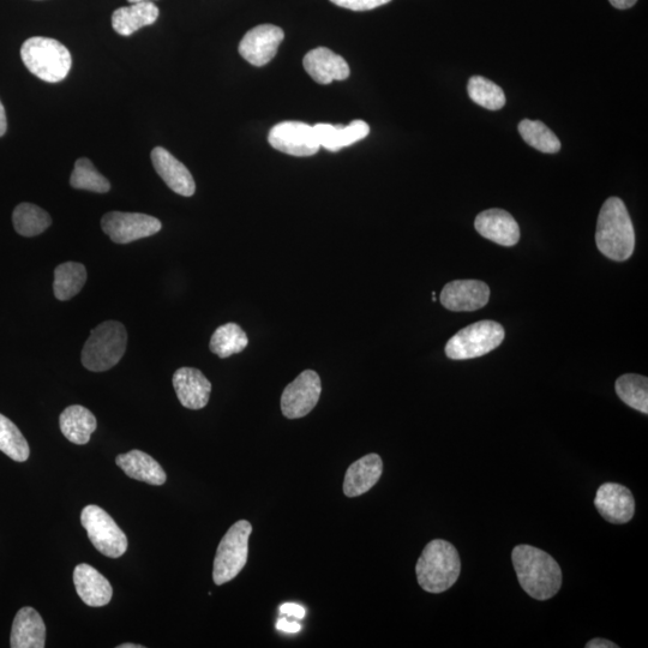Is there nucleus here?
<instances>
[{"label": "nucleus", "mask_w": 648, "mask_h": 648, "mask_svg": "<svg viewBox=\"0 0 648 648\" xmlns=\"http://www.w3.org/2000/svg\"><path fill=\"white\" fill-rule=\"evenodd\" d=\"M513 566L524 591L534 599L548 600L562 586V570L548 552L531 545H518L512 552Z\"/></svg>", "instance_id": "f257e3e1"}, {"label": "nucleus", "mask_w": 648, "mask_h": 648, "mask_svg": "<svg viewBox=\"0 0 648 648\" xmlns=\"http://www.w3.org/2000/svg\"><path fill=\"white\" fill-rule=\"evenodd\" d=\"M596 243L605 257L623 262L632 257L635 232L626 204L618 197H610L600 209Z\"/></svg>", "instance_id": "f03ea898"}, {"label": "nucleus", "mask_w": 648, "mask_h": 648, "mask_svg": "<svg viewBox=\"0 0 648 648\" xmlns=\"http://www.w3.org/2000/svg\"><path fill=\"white\" fill-rule=\"evenodd\" d=\"M461 561L458 550L447 540H432L420 555L416 573L418 584L429 593L449 590L459 579Z\"/></svg>", "instance_id": "7ed1b4c3"}, {"label": "nucleus", "mask_w": 648, "mask_h": 648, "mask_svg": "<svg viewBox=\"0 0 648 648\" xmlns=\"http://www.w3.org/2000/svg\"><path fill=\"white\" fill-rule=\"evenodd\" d=\"M128 346V332L122 323L106 321L92 330L84 344L81 360L93 372L107 371L123 358Z\"/></svg>", "instance_id": "20e7f679"}, {"label": "nucleus", "mask_w": 648, "mask_h": 648, "mask_svg": "<svg viewBox=\"0 0 648 648\" xmlns=\"http://www.w3.org/2000/svg\"><path fill=\"white\" fill-rule=\"evenodd\" d=\"M21 57L33 75L48 83L63 81L72 65L68 48L57 40L42 36H35L24 42Z\"/></svg>", "instance_id": "39448f33"}, {"label": "nucleus", "mask_w": 648, "mask_h": 648, "mask_svg": "<svg viewBox=\"0 0 648 648\" xmlns=\"http://www.w3.org/2000/svg\"><path fill=\"white\" fill-rule=\"evenodd\" d=\"M251 532L250 522L240 520L221 539L213 569V579L216 585H224L242 572L248 562Z\"/></svg>", "instance_id": "423d86ee"}, {"label": "nucleus", "mask_w": 648, "mask_h": 648, "mask_svg": "<svg viewBox=\"0 0 648 648\" xmlns=\"http://www.w3.org/2000/svg\"><path fill=\"white\" fill-rule=\"evenodd\" d=\"M504 336L506 333L500 323L480 321L470 324L447 342V357L466 360L485 356L502 344Z\"/></svg>", "instance_id": "0eeeda50"}, {"label": "nucleus", "mask_w": 648, "mask_h": 648, "mask_svg": "<svg viewBox=\"0 0 648 648\" xmlns=\"http://www.w3.org/2000/svg\"><path fill=\"white\" fill-rule=\"evenodd\" d=\"M81 522L90 542L102 555L118 558L128 550V538L104 509L90 504L82 510Z\"/></svg>", "instance_id": "6e6552de"}, {"label": "nucleus", "mask_w": 648, "mask_h": 648, "mask_svg": "<svg viewBox=\"0 0 648 648\" xmlns=\"http://www.w3.org/2000/svg\"><path fill=\"white\" fill-rule=\"evenodd\" d=\"M102 230L117 244H129L154 236L161 231V222L147 214L111 212L102 216Z\"/></svg>", "instance_id": "1a4fd4ad"}, {"label": "nucleus", "mask_w": 648, "mask_h": 648, "mask_svg": "<svg viewBox=\"0 0 648 648\" xmlns=\"http://www.w3.org/2000/svg\"><path fill=\"white\" fill-rule=\"evenodd\" d=\"M321 392L320 376L312 370L303 371L282 393V414L288 419L308 416L320 400Z\"/></svg>", "instance_id": "9d476101"}, {"label": "nucleus", "mask_w": 648, "mask_h": 648, "mask_svg": "<svg viewBox=\"0 0 648 648\" xmlns=\"http://www.w3.org/2000/svg\"><path fill=\"white\" fill-rule=\"evenodd\" d=\"M268 142L274 149L298 158L318 153V143L314 126L302 122H282L270 130Z\"/></svg>", "instance_id": "9b49d317"}, {"label": "nucleus", "mask_w": 648, "mask_h": 648, "mask_svg": "<svg viewBox=\"0 0 648 648\" xmlns=\"http://www.w3.org/2000/svg\"><path fill=\"white\" fill-rule=\"evenodd\" d=\"M285 38L284 30L273 24H261L249 30L239 44V53L246 62L255 66L267 65Z\"/></svg>", "instance_id": "f8f14e48"}, {"label": "nucleus", "mask_w": 648, "mask_h": 648, "mask_svg": "<svg viewBox=\"0 0 648 648\" xmlns=\"http://www.w3.org/2000/svg\"><path fill=\"white\" fill-rule=\"evenodd\" d=\"M594 506L600 515L611 524H627L635 514V501L632 492L626 486L616 483H605L597 491Z\"/></svg>", "instance_id": "ddd939ff"}, {"label": "nucleus", "mask_w": 648, "mask_h": 648, "mask_svg": "<svg viewBox=\"0 0 648 648\" xmlns=\"http://www.w3.org/2000/svg\"><path fill=\"white\" fill-rule=\"evenodd\" d=\"M490 299V287L479 280H455L444 286L440 300L450 311H476Z\"/></svg>", "instance_id": "4468645a"}, {"label": "nucleus", "mask_w": 648, "mask_h": 648, "mask_svg": "<svg viewBox=\"0 0 648 648\" xmlns=\"http://www.w3.org/2000/svg\"><path fill=\"white\" fill-rule=\"evenodd\" d=\"M474 227L480 236L498 245L514 246L520 240V227L512 215L503 209H488L480 213Z\"/></svg>", "instance_id": "2eb2a0df"}, {"label": "nucleus", "mask_w": 648, "mask_h": 648, "mask_svg": "<svg viewBox=\"0 0 648 648\" xmlns=\"http://www.w3.org/2000/svg\"><path fill=\"white\" fill-rule=\"evenodd\" d=\"M173 387L178 400L189 410H201L206 407L212 392V383L194 368H182L174 372Z\"/></svg>", "instance_id": "dca6fc26"}, {"label": "nucleus", "mask_w": 648, "mask_h": 648, "mask_svg": "<svg viewBox=\"0 0 648 648\" xmlns=\"http://www.w3.org/2000/svg\"><path fill=\"white\" fill-rule=\"evenodd\" d=\"M152 162L156 173L164 180L168 188L176 192V194L184 197L195 194L196 184L192 174L168 150L162 147L154 148Z\"/></svg>", "instance_id": "f3484780"}, {"label": "nucleus", "mask_w": 648, "mask_h": 648, "mask_svg": "<svg viewBox=\"0 0 648 648\" xmlns=\"http://www.w3.org/2000/svg\"><path fill=\"white\" fill-rule=\"evenodd\" d=\"M303 65L312 80L320 84L345 81L350 76L346 60L326 47L315 48L306 54Z\"/></svg>", "instance_id": "a211bd4d"}, {"label": "nucleus", "mask_w": 648, "mask_h": 648, "mask_svg": "<svg viewBox=\"0 0 648 648\" xmlns=\"http://www.w3.org/2000/svg\"><path fill=\"white\" fill-rule=\"evenodd\" d=\"M74 584L84 604L101 608L111 602L113 588L104 575L89 564L82 563L74 570Z\"/></svg>", "instance_id": "6ab92c4d"}, {"label": "nucleus", "mask_w": 648, "mask_h": 648, "mask_svg": "<svg viewBox=\"0 0 648 648\" xmlns=\"http://www.w3.org/2000/svg\"><path fill=\"white\" fill-rule=\"evenodd\" d=\"M383 472L380 455L369 454L348 467L344 480V492L347 497H358L365 494L377 484Z\"/></svg>", "instance_id": "aec40b11"}, {"label": "nucleus", "mask_w": 648, "mask_h": 648, "mask_svg": "<svg viewBox=\"0 0 648 648\" xmlns=\"http://www.w3.org/2000/svg\"><path fill=\"white\" fill-rule=\"evenodd\" d=\"M46 627L38 611L22 608L12 624L10 646L12 648H44Z\"/></svg>", "instance_id": "412c9836"}, {"label": "nucleus", "mask_w": 648, "mask_h": 648, "mask_svg": "<svg viewBox=\"0 0 648 648\" xmlns=\"http://www.w3.org/2000/svg\"><path fill=\"white\" fill-rule=\"evenodd\" d=\"M314 130L320 146L329 152H339L341 149L364 140L370 134V126L364 120H353L346 126L316 124Z\"/></svg>", "instance_id": "4be33fe9"}, {"label": "nucleus", "mask_w": 648, "mask_h": 648, "mask_svg": "<svg viewBox=\"0 0 648 648\" xmlns=\"http://www.w3.org/2000/svg\"><path fill=\"white\" fill-rule=\"evenodd\" d=\"M117 465L122 468L126 476L140 480L150 485L165 484L167 476L158 461L152 456L141 452V450H131L126 454H120L116 459Z\"/></svg>", "instance_id": "5701e85b"}, {"label": "nucleus", "mask_w": 648, "mask_h": 648, "mask_svg": "<svg viewBox=\"0 0 648 648\" xmlns=\"http://www.w3.org/2000/svg\"><path fill=\"white\" fill-rule=\"evenodd\" d=\"M159 8L152 2L132 3L113 12L112 27L123 36H130L143 27L152 26L159 18Z\"/></svg>", "instance_id": "b1692460"}, {"label": "nucleus", "mask_w": 648, "mask_h": 648, "mask_svg": "<svg viewBox=\"0 0 648 648\" xmlns=\"http://www.w3.org/2000/svg\"><path fill=\"white\" fill-rule=\"evenodd\" d=\"M60 430L68 440L75 444H87L98 426L96 418L88 408L72 405L60 414Z\"/></svg>", "instance_id": "393cba45"}, {"label": "nucleus", "mask_w": 648, "mask_h": 648, "mask_svg": "<svg viewBox=\"0 0 648 648\" xmlns=\"http://www.w3.org/2000/svg\"><path fill=\"white\" fill-rule=\"evenodd\" d=\"M87 281V269L81 263L66 262L54 270V296L58 300H69L82 291Z\"/></svg>", "instance_id": "a878e982"}, {"label": "nucleus", "mask_w": 648, "mask_h": 648, "mask_svg": "<svg viewBox=\"0 0 648 648\" xmlns=\"http://www.w3.org/2000/svg\"><path fill=\"white\" fill-rule=\"evenodd\" d=\"M15 230L23 237L39 236L52 225L50 214L32 203H21L12 214Z\"/></svg>", "instance_id": "bb28decb"}, {"label": "nucleus", "mask_w": 648, "mask_h": 648, "mask_svg": "<svg viewBox=\"0 0 648 648\" xmlns=\"http://www.w3.org/2000/svg\"><path fill=\"white\" fill-rule=\"evenodd\" d=\"M248 344V335L238 324L226 323L215 330L209 348L216 356L228 358L243 352Z\"/></svg>", "instance_id": "cd10ccee"}, {"label": "nucleus", "mask_w": 648, "mask_h": 648, "mask_svg": "<svg viewBox=\"0 0 648 648\" xmlns=\"http://www.w3.org/2000/svg\"><path fill=\"white\" fill-rule=\"evenodd\" d=\"M615 388L624 404L641 413H648L647 377L635 374L623 375L616 381Z\"/></svg>", "instance_id": "c85d7f7f"}, {"label": "nucleus", "mask_w": 648, "mask_h": 648, "mask_svg": "<svg viewBox=\"0 0 648 648\" xmlns=\"http://www.w3.org/2000/svg\"><path fill=\"white\" fill-rule=\"evenodd\" d=\"M519 134L524 141L539 152L555 154L560 152L561 142L548 126L539 120L524 119L519 124Z\"/></svg>", "instance_id": "c756f323"}, {"label": "nucleus", "mask_w": 648, "mask_h": 648, "mask_svg": "<svg viewBox=\"0 0 648 648\" xmlns=\"http://www.w3.org/2000/svg\"><path fill=\"white\" fill-rule=\"evenodd\" d=\"M468 95L486 110L497 111L506 105V95L500 86L482 76H474L468 82Z\"/></svg>", "instance_id": "7c9ffc66"}, {"label": "nucleus", "mask_w": 648, "mask_h": 648, "mask_svg": "<svg viewBox=\"0 0 648 648\" xmlns=\"http://www.w3.org/2000/svg\"><path fill=\"white\" fill-rule=\"evenodd\" d=\"M0 450L17 462L27 461L29 444L20 429L9 418L0 413Z\"/></svg>", "instance_id": "2f4dec72"}, {"label": "nucleus", "mask_w": 648, "mask_h": 648, "mask_svg": "<svg viewBox=\"0 0 648 648\" xmlns=\"http://www.w3.org/2000/svg\"><path fill=\"white\" fill-rule=\"evenodd\" d=\"M70 184L74 189L92 191L96 194H106L111 190L110 182L96 170L92 161L87 158L76 161Z\"/></svg>", "instance_id": "473e14b6"}, {"label": "nucleus", "mask_w": 648, "mask_h": 648, "mask_svg": "<svg viewBox=\"0 0 648 648\" xmlns=\"http://www.w3.org/2000/svg\"><path fill=\"white\" fill-rule=\"evenodd\" d=\"M334 5L353 11H369L386 5L392 0H330Z\"/></svg>", "instance_id": "72a5a7b5"}, {"label": "nucleus", "mask_w": 648, "mask_h": 648, "mask_svg": "<svg viewBox=\"0 0 648 648\" xmlns=\"http://www.w3.org/2000/svg\"><path fill=\"white\" fill-rule=\"evenodd\" d=\"M281 615L291 616L297 618V620H303L305 617L306 611L302 605L294 603H286L280 606Z\"/></svg>", "instance_id": "f704fd0d"}, {"label": "nucleus", "mask_w": 648, "mask_h": 648, "mask_svg": "<svg viewBox=\"0 0 648 648\" xmlns=\"http://www.w3.org/2000/svg\"><path fill=\"white\" fill-rule=\"evenodd\" d=\"M276 628H278L280 632L290 634H297L302 630V626H300L299 623L288 621L286 617L280 618L278 623H276Z\"/></svg>", "instance_id": "c9c22d12"}, {"label": "nucleus", "mask_w": 648, "mask_h": 648, "mask_svg": "<svg viewBox=\"0 0 648 648\" xmlns=\"http://www.w3.org/2000/svg\"><path fill=\"white\" fill-rule=\"evenodd\" d=\"M587 648H618V645L614 644L609 640L604 639H594L586 644Z\"/></svg>", "instance_id": "e433bc0d"}, {"label": "nucleus", "mask_w": 648, "mask_h": 648, "mask_svg": "<svg viewBox=\"0 0 648 648\" xmlns=\"http://www.w3.org/2000/svg\"><path fill=\"white\" fill-rule=\"evenodd\" d=\"M609 2L616 9L627 10L633 8L638 0H609Z\"/></svg>", "instance_id": "4c0bfd02"}, {"label": "nucleus", "mask_w": 648, "mask_h": 648, "mask_svg": "<svg viewBox=\"0 0 648 648\" xmlns=\"http://www.w3.org/2000/svg\"><path fill=\"white\" fill-rule=\"evenodd\" d=\"M6 129H8V122H6L5 108L0 101V137L5 135Z\"/></svg>", "instance_id": "58836bf2"}, {"label": "nucleus", "mask_w": 648, "mask_h": 648, "mask_svg": "<svg viewBox=\"0 0 648 648\" xmlns=\"http://www.w3.org/2000/svg\"><path fill=\"white\" fill-rule=\"evenodd\" d=\"M118 648H143L144 646L142 645H134V644H123L117 646Z\"/></svg>", "instance_id": "ea45409f"}, {"label": "nucleus", "mask_w": 648, "mask_h": 648, "mask_svg": "<svg viewBox=\"0 0 648 648\" xmlns=\"http://www.w3.org/2000/svg\"><path fill=\"white\" fill-rule=\"evenodd\" d=\"M129 3L152 2V0H128Z\"/></svg>", "instance_id": "a19ab883"}]
</instances>
